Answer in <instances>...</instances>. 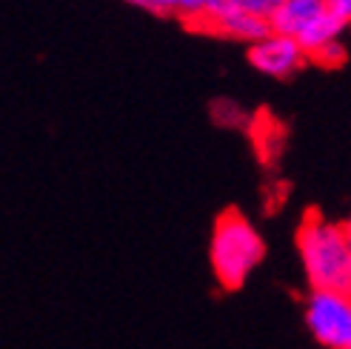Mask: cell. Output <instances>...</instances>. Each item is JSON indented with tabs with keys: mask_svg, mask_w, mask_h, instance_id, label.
<instances>
[{
	"mask_svg": "<svg viewBox=\"0 0 351 349\" xmlns=\"http://www.w3.org/2000/svg\"><path fill=\"white\" fill-rule=\"evenodd\" d=\"M297 252L311 289L351 295V243L346 226L308 209L297 229Z\"/></svg>",
	"mask_w": 351,
	"mask_h": 349,
	"instance_id": "6da1fadb",
	"label": "cell"
},
{
	"mask_svg": "<svg viewBox=\"0 0 351 349\" xmlns=\"http://www.w3.org/2000/svg\"><path fill=\"white\" fill-rule=\"evenodd\" d=\"M266 258V240L260 238L254 223L245 218L237 206H229L215 218L212 243H208V260L217 284L226 292H237L249 281V275Z\"/></svg>",
	"mask_w": 351,
	"mask_h": 349,
	"instance_id": "7a4b0ae2",
	"label": "cell"
},
{
	"mask_svg": "<svg viewBox=\"0 0 351 349\" xmlns=\"http://www.w3.org/2000/svg\"><path fill=\"white\" fill-rule=\"evenodd\" d=\"M303 318L311 338L320 346L351 349V295L311 289Z\"/></svg>",
	"mask_w": 351,
	"mask_h": 349,
	"instance_id": "3957f363",
	"label": "cell"
},
{
	"mask_svg": "<svg viewBox=\"0 0 351 349\" xmlns=\"http://www.w3.org/2000/svg\"><path fill=\"white\" fill-rule=\"evenodd\" d=\"M191 29H200L208 34H217V38H229V41H243V43H257L263 38L271 34V23L266 17H257L252 12H243L232 3H220L208 12L200 21L189 23Z\"/></svg>",
	"mask_w": 351,
	"mask_h": 349,
	"instance_id": "277c9868",
	"label": "cell"
},
{
	"mask_svg": "<svg viewBox=\"0 0 351 349\" xmlns=\"http://www.w3.org/2000/svg\"><path fill=\"white\" fill-rule=\"evenodd\" d=\"M245 55H249V63L257 69L260 75L277 78V80L291 78L294 72H300L303 63L308 60L303 46L297 43L294 38H286V34H274V32L269 34V38L252 43Z\"/></svg>",
	"mask_w": 351,
	"mask_h": 349,
	"instance_id": "5b68a950",
	"label": "cell"
},
{
	"mask_svg": "<svg viewBox=\"0 0 351 349\" xmlns=\"http://www.w3.org/2000/svg\"><path fill=\"white\" fill-rule=\"evenodd\" d=\"M331 9V0H286L271 17V32L286 34V38H300V34L317 21L320 14Z\"/></svg>",
	"mask_w": 351,
	"mask_h": 349,
	"instance_id": "8992f818",
	"label": "cell"
},
{
	"mask_svg": "<svg viewBox=\"0 0 351 349\" xmlns=\"http://www.w3.org/2000/svg\"><path fill=\"white\" fill-rule=\"evenodd\" d=\"M346 21L337 14V12H326V14H320L317 21H314L300 38H297V43L303 46V52H306V58H311L314 52H320L323 46H328V43H337L340 41V34L346 32Z\"/></svg>",
	"mask_w": 351,
	"mask_h": 349,
	"instance_id": "52a82bcc",
	"label": "cell"
},
{
	"mask_svg": "<svg viewBox=\"0 0 351 349\" xmlns=\"http://www.w3.org/2000/svg\"><path fill=\"white\" fill-rule=\"evenodd\" d=\"M226 3H232L243 12H252L257 17H266V21H271L274 12L286 3V0H226Z\"/></svg>",
	"mask_w": 351,
	"mask_h": 349,
	"instance_id": "ba28073f",
	"label": "cell"
},
{
	"mask_svg": "<svg viewBox=\"0 0 351 349\" xmlns=\"http://www.w3.org/2000/svg\"><path fill=\"white\" fill-rule=\"evenodd\" d=\"M308 60L317 63V66H323V69H335V66L346 63V46H343L340 41H337V43H328V46H323L320 52H314Z\"/></svg>",
	"mask_w": 351,
	"mask_h": 349,
	"instance_id": "9c48e42d",
	"label": "cell"
},
{
	"mask_svg": "<svg viewBox=\"0 0 351 349\" xmlns=\"http://www.w3.org/2000/svg\"><path fill=\"white\" fill-rule=\"evenodd\" d=\"M149 3V12L154 14H171L180 9V0H146Z\"/></svg>",
	"mask_w": 351,
	"mask_h": 349,
	"instance_id": "30bf717a",
	"label": "cell"
},
{
	"mask_svg": "<svg viewBox=\"0 0 351 349\" xmlns=\"http://www.w3.org/2000/svg\"><path fill=\"white\" fill-rule=\"evenodd\" d=\"M331 12H337L343 21L351 26V0H331Z\"/></svg>",
	"mask_w": 351,
	"mask_h": 349,
	"instance_id": "8fae6325",
	"label": "cell"
},
{
	"mask_svg": "<svg viewBox=\"0 0 351 349\" xmlns=\"http://www.w3.org/2000/svg\"><path fill=\"white\" fill-rule=\"evenodd\" d=\"M126 3H132V6H137V9H146V12H149V3H146V0H126Z\"/></svg>",
	"mask_w": 351,
	"mask_h": 349,
	"instance_id": "7c38bea8",
	"label": "cell"
},
{
	"mask_svg": "<svg viewBox=\"0 0 351 349\" xmlns=\"http://www.w3.org/2000/svg\"><path fill=\"white\" fill-rule=\"evenodd\" d=\"M343 226H346V235H348V243H351V218H348Z\"/></svg>",
	"mask_w": 351,
	"mask_h": 349,
	"instance_id": "4fadbf2b",
	"label": "cell"
},
{
	"mask_svg": "<svg viewBox=\"0 0 351 349\" xmlns=\"http://www.w3.org/2000/svg\"><path fill=\"white\" fill-rule=\"evenodd\" d=\"M220 3H226V0H212V9H215V6H220ZM212 9H208V12H212ZM203 17H206V14H203Z\"/></svg>",
	"mask_w": 351,
	"mask_h": 349,
	"instance_id": "5bb4252c",
	"label": "cell"
}]
</instances>
